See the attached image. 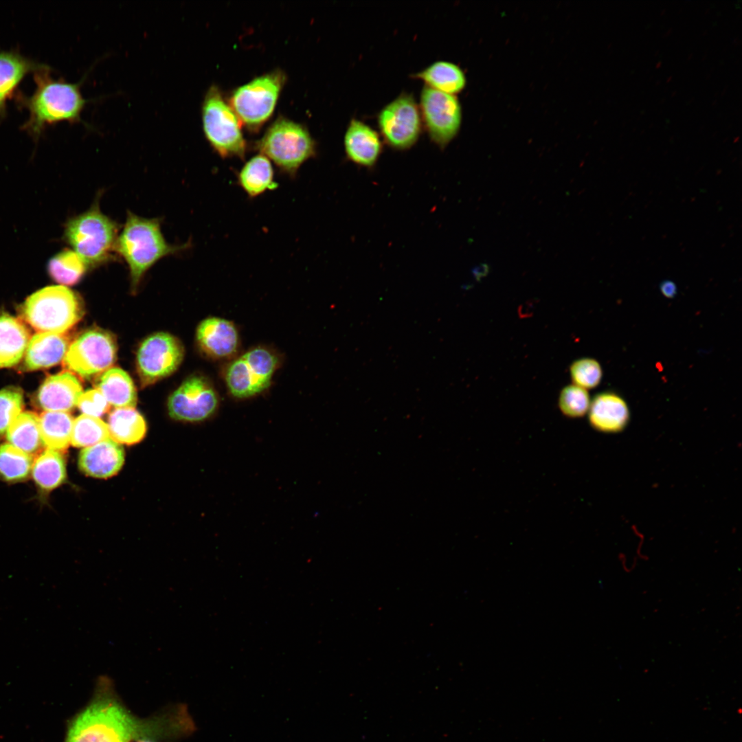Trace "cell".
Segmentation results:
<instances>
[{
  "mask_svg": "<svg viewBox=\"0 0 742 742\" xmlns=\"http://www.w3.org/2000/svg\"><path fill=\"white\" fill-rule=\"evenodd\" d=\"M34 80L36 87L31 95L20 93L17 96L19 105L29 113L21 126L23 131L38 139L50 125L62 121L73 123L80 120L87 102L80 92V83L54 79L47 65L34 72Z\"/></svg>",
  "mask_w": 742,
  "mask_h": 742,
  "instance_id": "1",
  "label": "cell"
},
{
  "mask_svg": "<svg viewBox=\"0 0 742 742\" xmlns=\"http://www.w3.org/2000/svg\"><path fill=\"white\" fill-rule=\"evenodd\" d=\"M150 726L103 693L73 721L66 742H131L153 731Z\"/></svg>",
  "mask_w": 742,
  "mask_h": 742,
  "instance_id": "2",
  "label": "cell"
},
{
  "mask_svg": "<svg viewBox=\"0 0 742 742\" xmlns=\"http://www.w3.org/2000/svg\"><path fill=\"white\" fill-rule=\"evenodd\" d=\"M187 245L169 244L158 218H146L128 211L118 236L115 252L128 265L131 287L135 291L146 272L158 260L186 249Z\"/></svg>",
  "mask_w": 742,
  "mask_h": 742,
  "instance_id": "3",
  "label": "cell"
},
{
  "mask_svg": "<svg viewBox=\"0 0 742 742\" xmlns=\"http://www.w3.org/2000/svg\"><path fill=\"white\" fill-rule=\"evenodd\" d=\"M119 226L100 208L99 199L85 212L69 219L64 237L88 267L114 258Z\"/></svg>",
  "mask_w": 742,
  "mask_h": 742,
  "instance_id": "4",
  "label": "cell"
},
{
  "mask_svg": "<svg viewBox=\"0 0 742 742\" xmlns=\"http://www.w3.org/2000/svg\"><path fill=\"white\" fill-rule=\"evenodd\" d=\"M23 319L38 333L63 334L82 317L81 297L63 286H50L32 294L21 311Z\"/></svg>",
  "mask_w": 742,
  "mask_h": 742,
  "instance_id": "5",
  "label": "cell"
},
{
  "mask_svg": "<svg viewBox=\"0 0 742 742\" xmlns=\"http://www.w3.org/2000/svg\"><path fill=\"white\" fill-rule=\"evenodd\" d=\"M255 148L290 178L295 177L302 165L316 154L315 142L308 130L282 117L269 126Z\"/></svg>",
  "mask_w": 742,
  "mask_h": 742,
  "instance_id": "6",
  "label": "cell"
},
{
  "mask_svg": "<svg viewBox=\"0 0 742 742\" xmlns=\"http://www.w3.org/2000/svg\"><path fill=\"white\" fill-rule=\"evenodd\" d=\"M202 120L205 137L221 157L245 158L247 146L240 120L215 85L204 97Z\"/></svg>",
  "mask_w": 742,
  "mask_h": 742,
  "instance_id": "7",
  "label": "cell"
},
{
  "mask_svg": "<svg viewBox=\"0 0 742 742\" xmlns=\"http://www.w3.org/2000/svg\"><path fill=\"white\" fill-rule=\"evenodd\" d=\"M279 365L278 355L270 348L249 349L226 366L224 379L228 391L241 399L260 394L270 386Z\"/></svg>",
  "mask_w": 742,
  "mask_h": 742,
  "instance_id": "8",
  "label": "cell"
},
{
  "mask_svg": "<svg viewBox=\"0 0 742 742\" xmlns=\"http://www.w3.org/2000/svg\"><path fill=\"white\" fill-rule=\"evenodd\" d=\"M117 349L113 335L92 327L83 331L70 344L63 359L64 365L82 378L89 379L113 365Z\"/></svg>",
  "mask_w": 742,
  "mask_h": 742,
  "instance_id": "9",
  "label": "cell"
},
{
  "mask_svg": "<svg viewBox=\"0 0 742 742\" xmlns=\"http://www.w3.org/2000/svg\"><path fill=\"white\" fill-rule=\"evenodd\" d=\"M284 81L285 75L280 70L258 76L233 92L230 106L241 122L258 127L273 113Z\"/></svg>",
  "mask_w": 742,
  "mask_h": 742,
  "instance_id": "10",
  "label": "cell"
},
{
  "mask_svg": "<svg viewBox=\"0 0 742 742\" xmlns=\"http://www.w3.org/2000/svg\"><path fill=\"white\" fill-rule=\"evenodd\" d=\"M376 122L383 141L404 150L418 141L423 128L419 106L412 93H402L378 113Z\"/></svg>",
  "mask_w": 742,
  "mask_h": 742,
  "instance_id": "11",
  "label": "cell"
},
{
  "mask_svg": "<svg viewBox=\"0 0 742 742\" xmlns=\"http://www.w3.org/2000/svg\"><path fill=\"white\" fill-rule=\"evenodd\" d=\"M418 106L429 138L440 148H445L460 128L462 109L458 99L425 85Z\"/></svg>",
  "mask_w": 742,
  "mask_h": 742,
  "instance_id": "12",
  "label": "cell"
},
{
  "mask_svg": "<svg viewBox=\"0 0 742 742\" xmlns=\"http://www.w3.org/2000/svg\"><path fill=\"white\" fill-rule=\"evenodd\" d=\"M184 357L179 339L164 332L146 338L137 353V371L142 387L150 385L174 373Z\"/></svg>",
  "mask_w": 742,
  "mask_h": 742,
  "instance_id": "13",
  "label": "cell"
},
{
  "mask_svg": "<svg viewBox=\"0 0 742 742\" xmlns=\"http://www.w3.org/2000/svg\"><path fill=\"white\" fill-rule=\"evenodd\" d=\"M218 405V396L212 384L196 374L186 379L172 393L168 401V410L175 420L196 423L212 416Z\"/></svg>",
  "mask_w": 742,
  "mask_h": 742,
  "instance_id": "14",
  "label": "cell"
},
{
  "mask_svg": "<svg viewBox=\"0 0 742 742\" xmlns=\"http://www.w3.org/2000/svg\"><path fill=\"white\" fill-rule=\"evenodd\" d=\"M196 340L200 350L214 359L234 356L239 346V335L235 324L219 317H210L198 326Z\"/></svg>",
  "mask_w": 742,
  "mask_h": 742,
  "instance_id": "15",
  "label": "cell"
},
{
  "mask_svg": "<svg viewBox=\"0 0 742 742\" xmlns=\"http://www.w3.org/2000/svg\"><path fill=\"white\" fill-rule=\"evenodd\" d=\"M346 158L353 164L372 168L377 163L383 150L380 135L370 126L352 118L344 137Z\"/></svg>",
  "mask_w": 742,
  "mask_h": 742,
  "instance_id": "16",
  "label": "cell"
},
{
  "mask_svg": "<svg viewBox=\"0 0 742 742\" xmlns=\"http://www.w3.org/2000/svg\"><path fill=\"white\" fill-rule=\"evenodd\" d=\"M83 393L80 382L69 371L48 376L36 395L38 405L45 411L68 412L77 405Z\"/></svg>",
  "mask_w": 742,
  "mask_h": 742,
  "instance_id": "17",
  "label": "cell"
},
{
  "mask_svg": "<svg viewBox=\"0 0 742 742\" xmlns=\"http://www.w3.org/2000/svg\"><path fill=\"white\" fill-rule=\"evenodd\" d=\"M124 462V451L111 438L84 448L79 453L78 467L86 475L108 478L117 474Z\"/></svg>",
  "mask_w": 742,
  "mask_h": 742,
  "instance_id": "18",
  "label": "cell"
},
{
  "mask_svg": "<svg viewBox=\"0 0 742 742\" xmlns=\"http://www.w3.org/2000/svg\"><path fill=\"white\" fill-rule=\"evenodd\" d=\"M588 418L594 429L603 433H618L627 427L629 409L625 400L618 395L603 392L591 402Z\"/></svg>",
  "mask_w": 742,
  "mask_h": 742,
  "instance_id": "19",
  "label": "cell"
},
{
  "mask_svg": "<svg viewBox=\"0 0 742 742\" xmlns=\"http://www.w3.org/2000/svg\"><path fill=\"white\" fill-rule=\"evenodd\" d=\"M45 65L32 60L16 50L0 51V119L6 115L7 102L30 72Z\"/></svg>",
  "mask_w": 742,
  "mask_h": 742,
  "instance_id": "20",
  "label": "cell"
},
{
  "mask_svg": "<svg viewBox=\"0 0 742 742\" xmlns=\"http://www.w3.org/2000/svg\"><path fill=\"white\" fill-rule=\"evenodd\" d=\"M69 346V339L64 333H37L28 343L25 367L36 370L55 366L64 359Z\"/></svg>",
  "mask_w": 742,
  "mask_h": 742,
  "instance_id": "21",
  "label": "cell"
},
{
  "mask_svg": "<svg viewBox=\"0 0 742 742\" xmlns=\"http://www.w3.org/2000/svg\"><path fill=\"white\" fill-rule=\"evenodd\" d=\"M30 332L19 319L0 314V368L16 365L25 353Z\"/></svg>",
  "mask_w": 742,
  "mask_h": 742,
  "instance_id": "22",
  "label": "cell"
},
{
  "mask_svg": "<svg viewBox=\"0 0 742 742\" xmlns=\"http://www.w3.org/2000/svg\"><path fill=\"white\" fill-rule=\"evenodd\" d=\"M95 387L110 405L115 408H134L137 404L135 385L124 370L111 368L98 376Z\"/></svg>",
  "mask_w": 742,
  "mask_h": 742,
  "instance_id": "23",
  "label": "cell"
},
{
  "mask_svg": "<svg viewBox=\"0 0 742 742\" xmlns=\"http://www.w3.org/2000/svg\"><path fill=\"white\" fill-rule=\"evenodd\" d=\"M237 182L249 198H256L278 186L270 160L260 153L250 158L238 172Z\"/></svg>",
  "mask_w": 742,
  "mask_h": 742,
  "instance_id": "24",
  "label": "cell"
},
{
  "mask_svg": "<svg viewBox=\"0 0 742 742\" xmlns=\"http://www.w3.org/2000/svg\"><path fill=\"white\" fill-rule=\"evenodd\" d=\"M412 76L430 88L452 95L460 92L466 82L462 69L446 60L435 61Z\"/></svg>",
  "mask_w": 742,
  "mask_h": 742,
  "instance_id": "25",
  "label": "cell"
},
{
  "mask_svg": "<svg viewBox=\"0 0 742 742\" xmlns=\"http://www.w3.org/2000/svg\"><path fill=\"white\" fill-rule=\"evenodd\" d=\"M110 438L120 444L128 445L140 442L146 434L144 417L134 408H115L108 418Z\"/></svg>",
  "mask_w": 742,
  "mask_h": 742,
  "instance_id": "26",
  "label": "cell"
},
{
  "mask_svg": "<svg viewBox=\"0 0 742 742\" xmlns=\"http://www.w3.org/2000/svg\"><path fill=\"white\" fill-rule=\"evenodd\" d=\"M6 438L8 443L32 456L43 445L39 417L34 413H20L9 427Z\"/></svg>",
  "mask_w": 742,
  "mask_h": 742,
  "instance_id": "27",
  "label": "cell"
},
{
  "mask_svg": "<svg viewBox=\"0 0 742 742\" xmlns=\"http://www.w3.org/2000/svg\"><path fill=\"white\" fill-rule=\"evenodd\" d=\"M73 417L65 412L46 411L39 417L43 445L47 449L63 451L71 443Z\"/></svg>",
  "mask_w": 742,
  "mask_h": 742,
  "instance_id": "28",
  "label": "cell"
},
{
  "mask_svg": "<svg viewBox=\"0 0 742 742\" xmlns=\"http://www.w3.org/2000/svg\"><path fill=\"white\" fill-rule=\"evenodd\" d=\"M32 473L40 489L52 491L65 481V458L60 451L47 449L34 461Z\"/></svg>",
  "mask_w": 742,
  "mask_h": 742,
  "instance_id": "29",
  "label": "cell"
},
{
  "mask_svg": "<svg viewBox=\"0 0 742 742\" xmlns=\"http://www.w3.org/2000/svg\"><path fill=\"white\" fill-rule=\"evenodd\" d=\"M88 267L74 251L65 249L52 257L47 265L50 277L56 282L67 286L77 284Z\"/></svg>",
  "mask_w": 742,
  "mask_h": 742,
  "instance_id": "30",
  "label": "cell"
},
{
  "mask_svg": "<svg viewBox=\"0 0 742 742\" xmlns=\"http://www.w3.org/2000/svg\"><path fill=\"white\" fill-rule=\"evenodd\" d=\"M32 456L9 443L0 445V479L8 482L26 480L33 466Z\"/></svg>",
  "mask_w": 742,
  "mask_h": 742,
  "instance_id": "31",
  "label": "cell"
},
{
  "mask_svg": "<svg viewBox=\"0 0 742 742\" xmlns=\"http://www.w3.org/2000/svg\"><path fill=\"white\" fill-rule=\"evenodd\" d=\"M110 438L107 424L100 418L82 414L74 420L71 443L88 447Z\"/></svg>",
  "mask_w": 742,
  "mask_h": 742,
  "instance_id": "32",
  "label": "cell"
},
{
  "mask_svg": "<svg viewBox=\"0 0 742 742\" xmlns=\"http://www.w3.org/2000/svg\"><path fill=\"white\" fill-rule=\"evenodd\" d=\"M590 398L587 390L575 385L565 387L561 392L558 405L561 413L568 418H580L588 412Z\"/></svg>",
  "mask_w": 742,
  "mask_h": 742,
  "instance_id": "33",
  "label": "cell"
},
{
  "mask_svg": "<svg viewBox=\"0 0 742 742\" xmlns=\"http://www.w3.org/2000/svg\"><path fill=\"white\" fill-rule=\"evenodd\" d=\"M23 406L21 388L8 386L0 390V438L3 437Z\"/></svg>",
  "mask_w": 742,
  "mask_h": 742,
  "instance_id": "34",
  "label": "cell"
},
{
  "mask_svg": "<svg viewBox=\"0 0 742 742\" xmlns=\"http://www.w3.org/2000/svg\"><path fill=\"white\" fill-rule=\"evenodd\" d=\"M600 363L592 358H583L573 362L570 375L575 385L585 390L596 387L602 378Z\"/></svg>",
  "mask_w": 742,
  "mask_h": 742,
  "instance_id": "35",
  "label": "cell"
},
{
  "mask_svg": "<svg viewBox=\"0 0 742 742\" xmlns=\"http://www.w3.org/2000/svg\"><path fill=\"white\" fill-rule=\"evenodd\" d=\"M76 406L82 414L99 418L109 411L111 405L95 388L83 392Z\"/></svg>",
  "mask_w": 742,
  "mask_h": 742,
  "instance_id": "36",
  "label": "cell"
},
{
  "mask_svg": "<svg viewBox=\"0 0 742 742\" xmlns=\"http://www.w3.org/2000/svg\"><path fill=\"white\" fill-rule=\"evenodd\" d=\"M660 289L662 294L669 298L674 297L677 292V286L671 280L663 281L660 284Z\"/></svg>",
  "mask_w": 742,
  "mask_h": 742,
  "instance_id": "37",
  "label": "cell"
},
{
  "mask_svg": "<svg viewBox=\"0 0 742 742\" xmlns=\"http://www.w3.org/2000/svg\"><path fill=\"white\" fill-rule=\"evenodd\" d=\"M139 742H150V741H139Z\"/></svg>",
  "mask_w": 742,
  "mask_h": 742,
  "instance_id": "38",
  "label": "cell"
}]
</instances>
